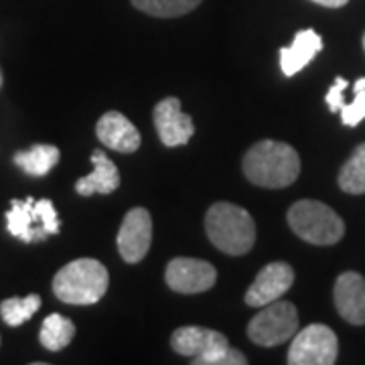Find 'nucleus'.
Instances as JSON below:
<instances>
[{
    "label": "nucleus",
    "instance_id": "5701e85b",
    "mask_svg": "<svg viewBox=\"0 0 365 365\" xmlns=\"http://www.w3.org/2000/svg\"><path fill=\"white\" fill-rule=\"evenodd\" d=\"M195 365H246L248 364V357L242 351H235L227 345H223L220 349L211 351L209 355H203V357H197L193 359Z\"/></svg>",
    "mask_w": 365,
    "mask_h": 365
},
{
    "label": "nucleus",
    "instance_id": "a211bd4d",
    "mask_svg": "<svg viewBox=\"0 0 365 365\" xmlns=\"http://www.w3.org/2000/svg\"><path fill=\"white\" fill-rule=\"evenodd\" d=\"M76 337V325L63 314H49L41 325L39 341L47 351H61Z\"/></svg>",
    "mask_w": 365,
    "mask_h": 365
},
{
    "label": "nucleus",
    "instance_id": "6e6552de",
    "mask_svg": "<svg viewBox=\"0 0 365 365\" xmlns=\"http://www.w3.org/2000/svg\"><path fill=\"white\" fill-rule=\"evenodd\" d=\"M153 242V217L144 207H134L122 220L118 232V252L122 260L138 264L150 250Z\"/></svg>",
    "mask_w": 365,
    "mask_h": 365
},
{
    "label": "nucleus",
    "instance_id": "a878e982",
    "mask_svg": "<svg viewBox=\"0 0 365 365\" xmlns=\"http://www.w3.org/2000/svg\"><path fill=\"white\" fill-rule=\"evenodd\" d=\"M364 49H365V33H364Z\"/></svg>",
    "mask_w": 365,
    "mask_h": 365
},
{
    "label": "nucleus",
    "instance_id": "1a4fd4ad",
    "mask_svg": "<svg viewBox=\"0 0 365 365\" xmlns=\"http://www.w3.org/2000/svg\"><path fill=\"white\" fill-rule=\"evenodd\" d=\"M165 280L170 290L181 294H199L215 287L217 270L213 264L197 258H175L169 262Z\"/></svg>",
    "mask_w": 365,
    "mask_h": 365
},
{
    "label": "nucleus",
    "instance_id": "9d476101",
    "mask_svg": "<svg viewBox=\"0 0 365 365\" xmlns=\"http://www.w3.org/2000/svg\"><path fill=\"white\" fill-rule=\"evenodd\" d=\"M292 282H294V270L290 264L287 262L266 264L246 292V304L254 309L266 307L274 300L282 299L284 292H288V288L292 287Z\"/></svg>",
    "mask_w": 365,
    "mask_h": 365
},
{
    "label": "nucleus",
    "instance_id": "b1692460",
    "mask_svg": "<svg viewBox=\"0 0 365 365\" xmlns=\"http://www.w3.org/2000/svg\"><path fill=\"white\" fill-rule=\"evenodd\" d=\"M347 86H349V83H347V79L337 78L335 81H333V86L329 88L325 100L331 112H339L341 108H343V104H345V100H343V91L347 90Z\"/></svg>",
    "mask_w": 365,
    "mask_h": 365
},
{
    "label": "nucleus",
    "instance_id": "aec40b11",
    "mask_svg": "<svg viewBox=\"0 0 365 365\" xmlns=\"http://www.w3.org/2000/svg\"><path fill=\"white\" fill-rule=\"evenodd\" d=\"M134 9L158 16V19H175L195 11L203 0H130Z\"/></svg>",
    "mask_w": 365,
    "mask_h": 365
},
{
    "label": "nucleus",
    "instance_id": "7ed1b4c3",
    "mask_svg": "<svg viewBox=\"0 0 365 365\" xmlns=\"http://www.w3.org/2000/svg\"><path fill=\"white\" fill-rule=\"evenodd\" d=\"M110 274L102 262L79 258L66 264L53 278V292L66 304L88 307L104 299Z\"/></svg>",
    "mask_w": 365,
    "mask_h": 365
},
{
    "label": "nucleus",
    "instance_id": "f03ea898",
    "mask_svg": "<svg viewBox=\"0 0 365 365\" xmlns=\"http://www.w3.org/2000/svg\"><path fill=\"white\" fill-rule=\"evenodd\" d=\"M205 232L211 244L223 254L244 256L256 242V225L248 211L240 205L220 201L209 207Z\"/></svg>",
    "mask_w": 365,
    "mask_h": 365
},
{
    "label": "nucleus",
    "instance_id": "9b49d317",
    "mask_svg": "<svg viewBox=\"0 0 365 365\" xmlns=\"http://www.w3.org/2000/svg\"><path fill=\"white\" fill-rule=\"evenodd\" d=\"M155 126H157L158 138L165 146H182L195 134V124L189 114L181 110L179 98H165L155 108Z\"/></svg>",
    "mask_w": 365,
    "mask_h": 365
},
{
    "label": "nucleus",
    "instance_id": "423d86ee",
    "mask_svg": "<svg viewBox=\"0 0 365 365\" xmlns=\"http://www.w3.org/2000/svg\"><path fill=\"white\" fill-rule=\"evenodd\" d=\"M299 331L297 307L288 300H274L266 304L248 325V337L260 347H276L290 341Z\"/></svg>",
    "mask_w": 365,
    "mask_h": 365
},
{
    "label": "nucleus",
    "instance_id": "4468645a",
    "mask_svg": "<svg viewBox=\"0 0 365 365\" xmlns=\"http://www.w3.org/2000/svg\"><path fill=\"white\" fill-rule=\"evenodd\" d=\"M223 345H227V337L220 331L205 329V327H179L170 335V347L179 355L193 357V359L209 355Z\"/></svg>",
    "mask_w": 365,
    "mask_h": 365
},
{
    "label": "nucleus",
    "instance_id": "f8f14e48",
    "mask_svg": "<svg viewBox=\"0 0 365 365\" xmlns=\"http://www.w3.org/2000/svg\"><path fill=\"white\" fill-rule=\"evenodd\" d=\"M335 307L349 325H365V278L357 272H343L333 290Z\"/></svg>",
    "mask_w": 365,
    "mask_h": 365
},
{
    "label": "nucleus",
    "instance_id": "0eeeda50",
    "mask_svg": "<svg viewBox=\"0 0 365 365\" xmlns=\"http://www.w3.org/2000/svg\"><path fill=\"white\" fill-rule=\"evenodd\" d=\"M339 355V341L331 327L313 323L297 331L288 349L290 365H333Z\"/></svg>",
    "mask_w": 365,
    "mask_h": 365
},
{
    "label": "nucleus",
    "instance_id": "dca6fc26",
    "mask_svg": "<svg viewBox=\"0 0 365 365\" xmlns=\"http://www.w3.org/2000/svg\"><path fill=\"white\" fill-rule=\"evenodd\" d=\"M91 163H93V170L88 177H81L76 182L78 195L90 197L96 193L108 195V193L116 191L120 187V173H118L116 165L112 163V158L108 157L104 150L98 148L91 153Z\"/></svg>",
    "mask_w": 365,
    "mask_h": 365
},
{
    "label": "nucleus",
    "instance_id": "6ab92c4d",
    "mask_svg": "<svg viewBox=\"0 0 365 365\" xmlns=\"http://www.w3.org/2000/svg\"><path fill=\"white\" fill-rule=\"evenodd\" d=\"M341 191L349 195H364L365 193V143L359 144L349 160L341 167L337 177Z\"/></svg>",
    "mask_w": 365,
    "mask_h": 365
},
{
    "label": "nucleus",
    "instance_id": "2eb2a0df",
    "mask_svg": "<svg viewBox=\"0 0 365 365\" xmlns=\"http://www.w3.org/2000/svg\"><path fill=\"white\" fill-rule=\"evenodd\" d=\"M321 49H323V39H321V35L317 31H313V29L299 31L294 41H292V45L280 49L282 73L288 76V78L297 76L299 71H302L313 61L314 57L321 53Z\"/></svg>",
    "mask_w": 365,
    "mask_h": 365
},
{
    "label": "nucleus",
    "instance_id": "393cba45",
    "mask_svg": "<svg viewBox=\"0 0 365 365\" xmlns=\"http://www.w3.org/2000/svg\"><path fill=\"white\" fill-rule=\"evenodd\" d=\"M317 4H321V6H327V9H341V6H345L349 0H313Z\"/></svg>",
    "mask_w": 365,
    "mask_h": 365
},
{
    "label": "nucleus",
    "instance_id": "39448f33",
    "mask_svg": "<svg viewBox=\"0 0 365 365\" xmlns=\"http://www.w3.org/2000/svg\"><path fill=\"white\" fill-rule=\"evenodd\" d=\"M59 227V215L51 199H13L11 211H6L9 234L25 244L43 242L49 235H57Z\"/></svg>",
    "mask_w": 365,
    "mask_h": 365
},
{
    "label": "nucleus",
    "instance_id": "412c9836",
    "mask_svg": "<svg viewBox=\"0 0 365 365\" xmlns=\"http://www.w3.org/2000/svg\"><path fill=\"white\" fill-rule=\"evenodd\" d=\"M39 294H29L25 299H6L0 302V317L9 327H21L41 309Z\"/></svg>",
    "mask_w": 365,
    "mask_h": 365
},
{
    "label": "nucleus",
    "instance_id": "ddd939ff",
    "mask_svg": "<svg viewBox=\"0 0 365 365\" xmlns=\"http://www.w3.org/2000/svg\"><path fill=\"white\" fill-rule=\"evenodd\" d=\"M96 134L106 148L124 153V155L136 153L143 140L136 126L120 112H106L104 116L98 120Z\"/></svg>",
    "mask_w": 365,
    "mask_h": 365
},
{
    "label": "nucleus",
    "instance_id": "20e7f679",
    "mask_svg": "<svg viewBox=\"0 0 365 365\" xmlns=\"http://www.w3.org/2000/svg\"><path fill=\"white\" fill-rule=\"evenodd\" d=\"M288 225L300 240L314 246H333L345 235V223L337 211L314 199H300L288 209Z\"/></svg>",
    "mask_w": 365,
    "mask_h": 365
},
{
    "label": "nucleus",
    "instance_id": "f3484780",
    "mask_svg": "<svg viewBox=\"0 0 365 365\" xmlns=\"http://www.w3.org/2000/svg\"><path fill=\"white\" fill-rule=\"evenodd\" d=\"M59 157H61V153H59L57 146H53V144H35L29 150L16 153L14 163H16V167H21L31 177H45L57 167Z\"/></svg>",
    "mask_w": 365,
    "mask_h": 365
},
{
    "label": "nucleus",
    "instance_id": "4be33fe9",
    "mask_svg": "<svg viewBox=\"0 0 365 365\" xmlns=\"http://www.w3.org/2000/svg\"><path fill=\"white\" fill-rule=\"evenodd\" d=\"M355 98L351 104H343L341 108V122L345 126H359L365 120V78H359L353 86Z\"/></svg>",
    "mask_w": 365,
    "mask_h": 365
},
{
    "label": "nucleus",
    "instance_id": "f257e3e1",
    "mask_svg": "<svg viewBox=\"0 0 365 365\" xmlns=\"http://www.w3.org/2000/svg\"><path fill=\"white\" fill-rule=\"evenodd\" d=\"M244 175L250 182L264 189H284L299 179V153L287 143L260 140L244 157Z\"/></svg>",
    "mask_w": 365,
    "mask_h": 365
}]
</instances>
